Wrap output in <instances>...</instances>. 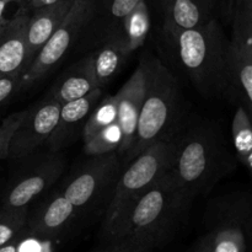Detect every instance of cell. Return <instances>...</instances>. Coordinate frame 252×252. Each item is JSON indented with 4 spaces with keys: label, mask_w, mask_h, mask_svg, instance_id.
Returning <instances> with one entry per match:
<instances>
[{
    "label": "cell",
    "mask_w": 252,
    "mask_h": 252,
    "mask_svg": "<svg viewBox=\"0 0 252 252\" xmlns=\"http://www.w3.org/2000/svg\"><path fill=\"white\" fill-rule=\"evenodd\" d=\"M117 122V98L116 95H108L106 97H101L96 103L90 116L86 120L83 128L84 142L93 137L95 133L102 128Z\"/></svg>",
    "instance_id": "cell-22"
},
{
    "label": "cell",
    "mask_w": 252,
    "mask_h": 252,
    "mask_svg": "<svg viewBox=\"0 0 252 252\" xmlns=\"http://www.w3.org/2000/svg\"><path fill=\"white\" fill-rule=\"evenodd\" d=\"M29 16V7L22 6L0 26V78L22 75L26 71Z\"/></svg>",
    "instance_id": "cell-14"
},
{
    "label": "cell",
    "mask_w": 252,
    "mask_h": 252,
    "mask_svg": "<svg viewBox=\"0 0 252 252\" xmlns=\"http://www.w3.org/2000/svg\"><path fill=\"white\" fill-rule=\"evenodd\" d=\"M130 53L123 31L111 32L100 39L90 53L98 88L102 89L120 73Z\"/></svg>",
    "instance_id": "cell-18"
},
{
    "label": "cell",
    "mask_w": 252,
    "mask_h": 252,
    "mask_svg": "<svg viewBox=\"0 0 252 252\" xmlns=\"http://www.w3.org/2000/svg\"><path fill=\"white\" fill-rule=\"evenodd\" d=\"M218 17L217 0H164V30H189Z\"/></svg>",
    "instance_id": "cell-17"
},
{
    "label": "cell",
    "mask_w": 252,
    "mask_h": 252,
    "mask_svg": "<svg viewBox=\"0 0 252 252\" xmlns=\"http://www.w3.org/2000/svg\"><path fill=\"white\" fill-rule=\"evenodd\" d=\"M15 161L17 166L6 184L0 204L2 207H30L57 184L66 167L63 153L49 149H37Z\"/></svg>",
    "instance_id": "cell-8"
},
{
    "label": "cell",
    "mask_w": 252,
    "mask_h": 252,
    "mask_svg": "<svg viewBox=\"0 0 252 252\" xmlns=\"http://www.w3.org/2000/svg\"><path fill=\"white\" fill-rule=\"evenodd\" d=\"M193 199L166 172L100 234L96 250L149 252L164 249L185 226Z\"/></svg>",
    "instance_id": "cell-1"
},
{
    "label": "cell",
    "mask_w": 252,
    "mask_h": 252,
    "mask_svg": "<svg viewBox=\"0 0 252 252\" xmlns=\"http://www.w3.org/2000/svg\"><path fill=\"white\" fill-rule=\"evenodd\" d=\"M229 37L231 100L244 106L252 121V10L236 2Z\"/></svg>",
    "instance_id": "cell-10"
},
{
    "label": "cell",
    "mask_w": 252,
    "mask_h": 252,
    "mask_svg": "<svg viewBox=\"0 0 252 252\" xmlns=\"http://www.w3.org/2000/svg\"><path fill=\"white\" fill-rule=\"evenodd\" d=\"M62 1V0H31L27 7L31 10L37 9V7H41V6H47V5H52V4H56V2Z\"/></svg>",
    "instance_id": "cell-28"
},
{
    "label": "cell",
    "mask_w": 252,
    "mask_h": 252,
    "mask_svg": "<svg viewBox=\"0 0 252 252\" xmlns=\"http://www.w3.org/2000/svg\"><path fill=\"white\" fill-rule=\"evenodd\" d=\"M243 165L246 167V169H248L249 175H250V179L252 181V149H251L250 154H249L248 158L245 159V161H244Z\"/></svg>",
    "instance_id": "cell-30"
},
{
    "label": "cell",
    "mask_w": 252,
    "mask_h": 252,
    "mask_svg": "<svg viewBox=\"0 0 252 252\" xmlns=\"http://www.w3.org/2000/svg\"><path fill=\"white\" fill-rule=\"evenodd\" d=\"M25 110L9 115L0 123V159L6 160L9 157V147L15 130L24 118Z\"/></svg>",
    "instance_id": "cell-26"
},
{
    "label": "cell",
    "mask_w": 252,
    "mask_h": 252,
    "mask_svg": "<svg viewBox=\"0 0 252 252\" xmlns=\"http://www.w3.org/2000/svg\"><path fill=\"white\" fill-rule=\"evenodd\" d=\"M143 0H112L107 9V14L98 21L101 38L115 31H122L125 17Z\"/></svg>",
    "instance_id": "cell-25"
},
{
    "label": "cell",
    "mask_w": 252,
    "mask_h": 252,
    "mask_svg": "<svg viewBox=\"0 0 252 252\" xmlns=\"http://www.w3.org/2000/svg\"><path fill=\"white\" fill-rule=\"evenodd\" d=\"M144 97V70L139 62V65L123 84L122 88L116 94L117 98V123L123 134V142L118 149L121 158L125 157L134 142L137 132L138 120Z\"/></svg>",
    "instance_id": "cell-15"
},
{
    "label": "cell",
    "mask_w": 252,
    "mask_h": 252,
    "mask_svg": "<svg viewBox=\"0 0 252 252\" xmlns=\"http://www.w3.org/2000/svg\"><path fill=\"white\" fill-rule=\"evenodd\" d=\"M123 142L122 129L117 122L107 126L84 142L86 155H100L117 152Z\"/></svg>",
    "instance_id": "cell-23"
},
{
    "label": "cell",
    "mask_w": 252,
    "mask_h": 252,
    "mask_svg": "<svg viewBox=\"0 0 252 252\" xmlns=\"http://www.w3.org/2000/svg\"><path fill=\"white\" fill-rule=\"evenodd\" d=\"M140 63L144 97L134 142L122 158L123 167L154 143L174 138L182 127V95L175 75L157 57H143Z\"/></svg>",
    "instance_id": "cell-4"
},
{
    "label": "cell",
    "mask_w": 252,
    "mask_h": 252,
    "mask_svg": "<svg viewBox=\"0 0 252 252\" xmlns=\"http://www.w3.org/2000/svg\"><path fill=\"white\" fill-rule=\"evenodd\" d=\"M238 159L221 130L209 122L181 127L174 137L167 174L193 198L204 196L236 169Z\"/></svg>",
    "instance_id": "cell-2"
},
{
    "label": "cell",
    "mask_w": 252,
    "mask_h": 252,
    "mask_svg": "<svg viewBox=\"0 0 252 252\" xmlns=\"http://www.w3.org/2000/svg\"><path fill=\"white\" fill-rule=\"evenodd\" d=\"M21 1H22V0H21ZM24 1H25V2H26V5H29V4H30V2H31V0H24Z\"/></svg>",
    "instance_id": "cell-32"
},
{
    "label": "cell",
    "mask_w": 252,
    "mask_h": 252,
    "mask_svg": "<svg viewBox=\"0 0 252 252\" xmlns=\"http://www.w3.org/2000/svg\"><path fill=\"white\" fill-rule=\"evenodd\" d=\"M73 0H62L56 4L37 7L29 16L26 26L27 68L36 58L38 52L49 41L62 20L70 9ZM27 70V69H26Z\"/></svg>",
    "instance_id": "cell-16"
},
{
    "label": "cell",
    "mask_w": 252,
    "mask_h": 252,
    "mask_svg": "<svg viewBox=\"0 0 252 252\" xmlns=\"http://www.w3.org/2000/svg\"><path fill=\"white\" fill-rule=\"evenodd\" d=\"M89 157L70 172L62 192L80 216L103 217L122 172V158L117 152Z\"/></svg>",
    "instance_id": "cell-6"
},
{
    "label": "cell",
    "mask_w": 252,
    "mask_h": 252,
    "mask_svg": "<svg viewBox=\"0 0 252 252\" xmlns=\"http://www.w3.org/2000/svg\"><path fill=\"white\" fill-rule=\"evenodd\" d=\"M150 30V15L145 0L137 5L122 22V31L127 42L128 49L134 52L147 39Z\"/></svg>",
    "instance_id": "cell-20"
},
{
    "label": "cell",
    "mask_w": 252,
    "mask_h": 252,
    "mask_svg": "<svg viewBox=\"0 0 252 252\" xmlns=\"http://www.w3.org/2000/svg\"><path fill=\"white\" fill-rule=\"evenodd\" d=\"M102 97V89L97 88L76 100L63 103L59 111L58 121L47 139V149L52 152H63L83 133L84 125L96 103Z\"/></svg>",
    "instance_id": "cell-13"
},
{
    "label": "cell",
    "mask_w": 252,
    "mask_h": 252,
    "mask_svg": "<svg viewBox=\"0 0 252 252\" xmlns=\"http://www.w3.org/2000/svg\"><path fill=\"white\" fill-rule=\"evenodd\" d=\"M238 1L244 2V4H245L246 6H249L252 10V0H238Z\"/></svg>",
    "instance_id": "cell-31"
},
{
    "label": "cell",
    "mask_w": 252,
    "mask_h": 252,
    "mask_svg": "<svg viewBox=\"0 0 252 252\" xmlns=\"http://www.w3.org/2000/svg\"><path fill=\"white\" fill-rule=\"evenodd\" d=\"M174 150V138L160 140L143 150L122 169L112 198L103 214L101 233L107 230L142 194L167 171Z\"/></svg>",
    "instance_id": "cell-7"
},
{
    "label": "cell",
    "mask_w": 252,
    "mask_h": 252,
    "mask_svg": "<svg viewBox=\"0 0 252 252\" xmlns=\"http://www.w3.org/2000/svg\"><path fill=\"white\" fill-rule=\"evenodd\" d=\"M179 63L192 85L204 97L231 100L229 37L218 17L189 30H165Z\"/></svg>",
    "instance_id": "cell-3"
},
{
    "label": "cell",
    "mask_w": 252,
    "mask_h": 252,
    "mask_svg": "<svg viewBox=\"0 0 252 252\" xmlns=\"http://www.w3.org/2000/svg\"><path fill=\"white\" fill-rule=\"evenodd\" d=\"M11 2H15L14 0H0V26L6 21V19L4 17L5 10H6L7 5L11 4Z\"/></svg>",
    "instance_id": "cell-29"
},
{
    "label": "cell",
    "mask_w": 252,
    "mask_h": 252,
    "mask_svg": "<svg viewBox=\"0 0 252 252\" xmlns=\"http://www.w3.org/2000/svg\"><path fill=\"white\" fill-rule=\"evenodd\" d=\"M79 217L78 209L58 189L29 212L24 230L37 238L56 241L73 228Z\"/></svg>",
    "instance_id": "cell-12"
},
{
    "label": "cell",
    "mask_w": 252,
    "mask_h": 252,
    "mask_svg": "<svg viewBox=\"0 0 252 252\" xmlns=\"http://www.w3.org/2000/svg\"><path fill=\"white\" fill-rule=\"evenodd\" d=\"M15 2H21V0H14Z\"/></svg>",
    "instance_id": "cell-33"
},
{
    "label": "cell",
    "mask_w": 252,
    "mask_h": 252,
    "mask_svg": "<svg viewBox=\"0 0 252 252\" xmlns=\"http://www.w3.org/2000/svg\"><path fill=\"white\" fill-rule=\"evenodd\" d=\"M231 140L238 162L244 164L252 149V121L248 111L238 105L231 122Z\"/></svg>",
    "instance_id": "cell-21"
},
{
    "label": "cell",
    "mask_w": 252,
    "mask_h": 252,
    "mask_svg": "<svg viewBox=\"0 0 252 252\" xmlns=\"http://www.w3.org/2000/svg\"><path fill=\"white\" fill-rule=\"evenodd\" d=\"M62 103L47 94L42 100L25 108V115L15 130L9 147L7 159H21L42 147L58 121Z\"/></svg>",
    "instance_id": "cell-11"
},
{
    "label": "cell",
    "mask_w": 252,
    "mask_h": 252,
    "mask_svg": "<svg viewBox=\"0 0 252 252\" xmlns=\"http://www.w3.org/2000/svg\"><path fill=\"white\" fill-rule=\"evenodd\" d=\"M193 252H252V194L235 191L207 204L203 233L189 249Z\"/></svg>",
    "instance_id": "cell-5"
},
{
    "label": "cell",
    "mask_w": 252,
    "mask_h": 252,
    "mask_svg": "<svg viewBox=\"0 0 252 252\" xmlns=\"http://www.w3.org/2000/svg\"><path fill=\"white\" fill-rule=\"evenodd\" d=\"M98 0H73L53 36L38 52L21 76V89L43 79L66 56L97 12Z\"/></svg>",
    "instance_id": "cell-9"
},
{
    "label": "cell",
    "mask_w": 252,
    "mask_h": 252,
    "mask_svg": "<svg viewBox=\"0 0 252 252\" xmlns=\"http://www.w3.org/2000/svg\"><path fill=\"white\" fill-rule=\"evenodd\" d=\"M98 88L93 66L91 54H86L78 63L73 64L61 79L54 84L49 95L63 103L88 95Z\"/></svg>",
    "instance_id": "cell-19"
},
{
    "label": "cell",
    "mask_w": 252,
    "mask_h": 252,
    "mask_svg": "<svg viewBox=\"0 0 252 252\" xmlns=\"http://www.w3.org/2000/svg\"><path fill=\"white\" fill-rule=\"evenodd\" d=\"M30 207L0 206V248L11 243L25 229Z\"/></svg>",
    "instance_id": "cell-24"
},
{
    "label": "cell",
    "mask_w": 252,
    "mask_h": 252,
    "mask_svg": "<svg viewBox=\"0 0 252 252\" xmlns=\"http://www.w3.org/2000/svg\"><path fill=\"white\" fill-rule=\"evenodd\" d=\"M21 76L10 75L0 78V111L6 107L7 103L21 90Z\"/></svg>",
    "instance_id": "cell-27"
}]
</instances>
